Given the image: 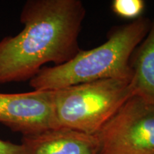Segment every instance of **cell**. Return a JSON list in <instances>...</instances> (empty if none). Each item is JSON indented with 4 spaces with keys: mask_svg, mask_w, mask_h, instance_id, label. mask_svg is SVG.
<instances>
[{
    "mask_svg": "<svg viewBox=\"0 0 154 154\" xmlns=\"http://www.w3.org/2000/svg\"><path fill=\"white\" fill-rule=\"evenodd\" d=\"M86 9L80 0H28L24 28L0 40V84L32 79L48 63L63 64L81 50L78 38Z\"/></svg>",
    "mask_w": 154,
    "mask_h": 154,
    "instance_id": "6da1fadb",
    "label": "cell"
},
{
    "mask_svg": "<svg viewBox=\"0 0 154 154\" xmlns=\"http://www.w3.org/2000/svg\"><path fill=\"white\" fill-rule=\"evenodd\" d=\"M151 24L149 19L141 17L114 27L99 47L81 49L63 64L44 66L29 81V86L37 91H51L108 79L131 80V58Z\"/></svg>",
    "mask_w": 154,
    "mask_h": 154,
    "instance_id": "7a4b0ae2",
    "label": "cell"
},
{
    "mask_svg": "<svg viewBox=\"0 0 154 154\" xmlns=\"http://www.w3.org/2000/svg\"><path fill=\"white\" fill-rule=\"evenodd\" d=\"M56 126L96 135L134 96L131 80L108 79L51 90Z\"/></svg>",
    "mask_w": 154,
    "mask_h": 154,
    "instance_id": "3957f363",
    "label": "cell"
},
{
    "mask_svg": "<svg viewBox=\"0 0 154 154\" xmlns=\"http://www.w3.org/2000/svg\"><path fill=\"white\" fill-rule=\"evenodd\" d=\"M96 136L100 154H154V104L131 96Z\"/></svg>",
    "mask_w": 154,
    "mask_h": 154,
    "instance_id": "277c9868",
    "label": "cell"
},
{
    "mask_svg": "<svg viewBox=\"0 0 154 154\" xmlns=\"http://www.w3.org/2000/svg\"><path fill=\"white\" fill-rule=\"evenodd\" d=\"M0 123L22 136L57 128L52 91L0 93Z\"/></svg>",
    "mask_w": 154,
    "mask_h": 154,
    "instance_id": "5b68a950",
    "label": "cell"
},
{
    "mask_svg": "<svg viewBox=\"0 0 154 154\" xmlns=\"http://www.w3.org/2000/svg\"><path fill=\"white\" fill-rule=\"evenodd\" d=\"M24 154H100L96 135L66 128H52L32 136H23Z\"/></svg>",
    "mask_w": 154,
    "mask_h": 154,
    "instance_id": "8992f818",
    "label": "cell"
},
{
    "mask_svg": "<svg viewBox=\"0 0 154 154\" xmlns=\"http://www.w3.org/2000/svg\"><path fill=\"white\" fill-rule=\"evenodd\" d=\"M134 95L154 104V21L130 60Z\"/></svg>",
    "mask_w": 154,
    "mask_h": 154,
    "instance_id": "52a82bcc",
    "label": "cell"
},
{
    "mask_svg": "<svg viewBox=\"0 0 154 154\" xmlns=\"http://www.w3.org/2000/svg\"><path fill=\"white\" fill-rule=\"evenodd\" d=\"M145 7L143 0H113L111 4V9L116 15L134 20L141 17Z\"/></svg>",
    "mask_w": 154,
    "mask_h": 154,
    "instance_id": "ba28073f",
    "label": "cell"
},
{
    "mask_svg": "<svg viewBox=\"0 0 154 154\" xmlns=\"http://www.w3.org/2000/svg\"><path fill=\"white\" fill-rule=\"evenodd\" d=\"M0 154H24L22 144L0 139Z\"/></svg>",
    "mask_w": 154,
    "mask_h": 154,
    "instance_id": "9c48e42d",
    "label": "cell"
}]
</instances>
